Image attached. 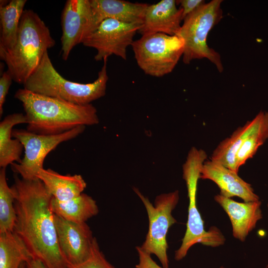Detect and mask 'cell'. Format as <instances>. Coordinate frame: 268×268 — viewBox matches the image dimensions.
<instances>
[{
	"label": "cell",
	"mask_w": 268,
	"mask_h": 268,
	"mask_svg": "<svg viewBox=\"0 0 268 268\" xmlns=\"http://www.w3.org/2000/svg\"><path fill=\"white\" fill-rule=\"evenodd\" d=\"M67 268H115L105 258L100 251L98 243L95 239L91 254L83 263L75 266H68Z\"/></svg>",
	"instance_id": "25"
},
{
	"label": "cell",
	"mask_w": 268,
	"mask_h": 268,
	"mask_svg": "<svg viewBox=\"0 0 268 268\" xmlns=\"http://www.w3.org/2000/svg\"><path fill=\"white\" fill-rule=\"evenodd\" d=\"M134 191L146 208L149 222L145 240L140 247L148 254L155 255L162 266L168 268L167 234L170 227L176 222L172 212L178 202L179 192L175 191L158 196L153 205L138 189L134 188Z\"/></svg>",
	"instance_id": "8"
},
{
	"label": "cell",
	"mask_w": 268,
	"mask_h": 268,
	"mask_svg": "<svg viewBox=\"0 0 268 268\" xmlns=\"http://www.w3.org/2000/svg\"><path fill=\"white\" fill-rule=\"evenodd\" d=\"M141 25L128 23L108 18L103 20L82 41L86 47L94 48L96 61H104L114 55L127 60V48Z\"/></svg>",
	"instance_id": "10"
},
{
	"label": "cell",
	"mask_w": 268,
	"mask_h": 268,
	"mask_svg": "<svg viewBox=\"0 0 268 268\" xmlns=\"http://www.w3.org/2000/svg\"><path fill=\"white\" fill-rule=\"evenodd\" d=\"M221 0H213L205 3L184 19L177 35L184 42L183 61L186 64L196 59H207L214 64L220 72L223 67L220 56L207 44L210 31L222 17Z\"/></svg>",
	"instance_id": "6"
},
{
	"label": "cell",
	"mask_w": 268,
	"mask_h": 268,
	"mask_svg": "<svg viewBox=\"0 0 268 268\" xmlns=\"http://www.w3.org/2000/svg\"><path fill=\"white\" fill-rule=\"evenodd\" d=\"M220 268H224L223 267H221Z\"/></svg>",
	"instance_id": "31"
},
{
	"label": "cell",
	"mask_w": 268,
	"mask_h": 268,
	"mask_svg": "<svg viewBox=\"0 0 268 268\" xmlns=\"http://www.w3.org/2000/svg\"><path fill=\"white\" fill-rule=\"evenodd\" d=\"M176 3L174 0H162L148 4L138 33L142 36L157 33L177 35L182 26L183 11L177 8Z\"/></svg>",
	"instance_id": "14"
},
{
	"label": "cell",
	"mask_w": 268,
	"mask_h": 268,
	"mask_svg": "<svg viewBox=\"0 0 268 268\" xmlns=\"http://www.w3.org/2000/svg\"><path fill=\"white\" fill-rule=\"evenodd\" d=\"M14 197L7 182L6 168L0 170V234L13 232L16 215Z\"/></svg>",
	"instance_id": "24"
},
{
	"label": "cell",
	"mask_w": 268,
	"mask_h": 268,
	"mask_svg": "<svg viewBox=\"0 0 268 268\" xmlns=\"http://www.w3.org/2000/svg\"><path fill=\"white\" fill-rule=\"evenodd\" d=\"M200 178L212 181L220 189V194L226 198L238 197L244 202L260 201L250 184L241 178L237 173L218 162L204 161Z\"/></svg>",
	"instance_id": "13"
},
{
	"label": "cell",
	"mask_w": 268,
	"mask_h": 268,
	"mask_svg": "<svg viewBox=\"0 0 268 268\" xmlns=\"http://www.w3.org/2000/svg\"><path fill=\"white\" fill-rule=\"evenodd\" d=\"M25 114L13 113L7 115L0 123V167L5 168L14 162L19 163L23 146L20 141L12 139V128L20 124H27Z\"/></svg>",
	"instance_id": "19"
},
{
	"label": "cell",
	"mask_w": 268,
	"mask_h": 268,
	"mask_svg": "<svg viewBox=\"0 0 268 268\" xmlns=\"http://www.w3.org/2000/svg\"><path fill=\"white\" fill-rule=\"evenodd\" d=\"M19 268H27L26 262L23 263L20 266Z\"/></svg>",
	"instance_id": "30"
},
{
	"label": "cell",
	"mask_w": 268,
	"mask_h": 268,
	"mask_svg": "<svg viewBox=\"0 0 268 268\" xmlns=\"http://www.w3.org/2000/svg\"><path fill=\"white\" fill-rule=\"evenodd\" d=\"M32 256L22 240L15 232L0 234V268H19Z\"/></svg>",
	"instance_id": "22"
},
{
	"label": "cell",
	"mask_w": 268,
	"mask_h": 268,
	"mask_svg": "<svg viewBox=\"0 0 268 268\" xmlns=\"http://www.w3.org/2000/svg\"><path fill=\"white\" fill-rule=\"evenodd\" d=\"M131 46L140 68L147 75L160 77L174 69L183 55L184 42L178 35L157 33L142 36Z\"/></svg>",
	"instance_id": "7"
},
{
	"label": "cell",
	"mask_w": 268,
	"mask_h": 268,
	"mask_svg": "<svg viewBox=\"0 0 268 268\" xmlns=\"http://www.w3.org/2000/svg\"><path fill=\"white\" fill-rule=\"evenodd\" d=\"M85 126H79L65 133L55 135L35 134L27 130L13 129V137L18 139L23 146L24 155L19 163H13L12 171L27 180L38 179V172L43 168L47 155L61 143L73 139L82 134Z\"/></svg>",
	"instance_id": "9"
},
{
	"label": "cell",
	"mask_w": 268,
	"mask_h": 268,
	"mask_svg": "<svg viewBox=\"0 0 268 268\" xmlns=\"http://www.w3.org/2000/svg\"><path fill=\"white\" fill-rule=\"evenodd\" d=\"M27 268H48L40 260L31 258L27 263Z\"/></svg>",
	"instance_id": "29"
},
{
	"label": "cell",
	"mask_w": 268,
	"mask_h": 268,
	"mask_svg": "<svg viewBox=\"0 0 268 268\" xmlns=\"http://www.w3.org/2000/svg\"><path fill=\"white\" fill-rule=\"evenodd\" d=\"M61 56L66 61L70 52L94 29L89 0H67L61 16Z\"/></svg>",
	"instance_id": "12"
},
{
	"label": "cell",
	"mask_w": 268,
	"mask_h": 268,
	"mask_svg": "<svg viewBox=\"0 0 268 268\" xmlns=\"http://www.w3.org/2000/svg\"><path fill=\"white\" fill-rule=\"evenodd\" d=\"M262 112L260 111L252 120L239 127L229 137L221 141L212 152L210 160L218 162L238 173L239 170L236 163L237 153L247 136L260 123Z\"/></svg>",
	"instance_id": "18"
},
{
	"label": "cell",
	"mask_w": 268,
	"mask_h": 268,
	"mask_svg": "<svg viewBox=\"0 0 268 268\" xmlns=\"http://www.w3.org/2000/svg\"><path fill=\"white\" fill-rule=\"evenodd\" d=\"M13 80L12 76L7 70L2 73L0 77V116L3 113V106L9 88Z\"/></svg>",
	"instance_id": "26"
},
{
	"label": "cell",
	"mask_w": 268,
	"mask_h": 268,
	"mask_svg": "<svg viewBox=\"0 0 268 268\" xmlns=\"http://www.w3.org/2000/svg\"><path fill=\"white\" fill-rule=\"evenodd\" d=\"M89 2L95 29L103 20L108 18L142 25L148 5L123 0H89Z\"/></svg>",
	"instance_id": "16"
},
{
	"label": "cell",
	"mask_w": 268,
	"mask_h": 268,
	"mask_svg": "<svg viewBox=\"0 0 268 268\" xmlns=\"http://www.w3.org/2000/svg\"><path fill=\"white\" fill-rule=\"evenodd\" d=\"M11 187L16 218L13 232L22 240L33 258L48 268H67L60 252L52 195L39 179L27 180L14 176Z\"/></svg>",
	"instance_id": "1"
},
{
	"label": "cell",
	"mask_w": 268,
	"mask_h": 268,
	"mask_svg": "<svg viewBox=\"0 0 268 268\" xmlns=\"http://www.w3.org/2000/svg\"><path fill=\"white\" fill-rule=\"evenodd\" d=\"M54 221L59 249L67 267L87 260L96 239L89 226L86 222H70L55 214Z\"/></svg>",
	"instance_id": "11"
},
{
	"label": "cell",
	"mask_w": 268,
	"mask_h": 268,
	"mask_svg": "<svg viewBox=\"0 0 268 268\" xmlns=\"http://www.w3.org/2000/svg\"><path fill=\"white\" fill-rule=\"evenodd\" d=\"M37 177L43 183L53 198L61 201L78 197L86 187L81 175H63L51 169H41Z\"/></svg>",
	"instance_id": "17"
},
{
	"label": "cell",
	"mask_w": 268,
	"mask_h": 268,
	"mask_svg": "<svg viewBox=\"0 0 268 268\" xmlns=\"http://www.w3.org/2000/svg\"><path fill=\"white\" fill-rule=\"evenodd\" d=\"M206 156L203 150L193 147L183 165V178L186 183L189 204L186 231L181 245L175 253L177 261L185 257L189 249L197 243L217 247L222 245L225 241L224 236L216 228L214 227L207 231L205 230L203 221L197 206L198 181L200 178L201 170Z\"/></svg>",
	"instance_id": "5"
},
{
	"label": "cell",
	"mask_w": 268,
	"mask_h": 268,
	"mask_svg": "<svg viewBox=\"0 0 268 268\" xmlns=\"http://www.w3.org/2000/svg\"><path fill=\"white\" fill-rule=\"evenodd\" d=\"M26 0H11L0 4V54L14 45Z\"/></svg>",
	"instance_id": "21"
},
{
	"label": "cell",
	"mask_w": 268,
	"mask_h": 268,
	"mask_svg": "<svg viewBox=\"0 0 268 268\" xmlns=\"http://www.w3.org/2000/svg\"><path fill=\"white\" fill-rule=\"evenodd\" d=\"M51 208L54 214L66 220L77 223L85 222L87 219L97 214L99 211L95 201L83 193L63 201L52 197Z\"/></svg>",
	"instance_id": "20"
},
{
	"label": "cell",
	"mask_w": 268,
	"mask_h": 268,
	"mask_svg": "<svg viewBox=\"0 0 268 268\" xmlns=\"http://www.w3.org/2000/svg\"><path fill=\"white\" fill-rule=\"evenodd\" d=\"M267 206H268V204H267Z\"/></svg>",
	"instance_id": "32"
},
{
	"label": "cell",
	"mask_w": 268,
	"mask_h": 268,
	"mask_svg": "<svg viewBox=\"0 0 268 268\" xmlns=\"http://www.w3.org/2000/svg\"><path fill=\"white\" fill-rule=\"evenodd\" d=\"M14 98L22 104L27 121L26 130L35 134H58L79 126L99 123L97 110L91 104H76L25 88L18 89Z\"/></svg>",
	"instance_id": "2"
},
{
	"label": "cell",
	"mask_w": 268,
	"mask_h": 268,
	"mask_svg": "<svg viewBox=\"0 0 268 268\" xmlns=\"http://www.w3.org/2000/svg\"><path fill=\"white\" fill-rule=\"evenodd\" d=\"M55 40L48 27L37 13L24 10L21 17L16 42L11 49L0 54L7 70L16 83L23 84L39 65Z\"/></svg>",
	"instance_id": "3"
},
{
	"label": "cell",
	"mask_w": 268,
	"mask_h": 268,
	"mask_svg": "<svg viewBox=\"0 0 268 268\" xmlns=\"http://www.w3.org/2000/svg\"><path fill=\"white\" fill-rule=\"evenodd\" d=\"M214 200L228 215L233 236L241 241L245 240L263 217L260 201L239 202L220 194L215 196Z\"/></svg>",
	"instance_id": "15"
},
{
	"label": "cell",
	"mask_w": 268,
	"mask_h": 268,
	"mask_svg": "<svg viewBox=\"0 0 268 268\" xmlns=\"http://www.w3.org/2000/svg\"><path fill=\"white\" fill-rule=\"evenodd\" d=\"M91 83H81L68 80L54 67L46 52L35 70L24 83V88L34 93L57 98L79 105H86L105 95L108 76L107 59Z\"/></svg>",
	"instance_id": "4"
},
{
	"label": "cell",
	"mask_w": 268,
	"mask_h": 268,
	"mask_svg": "<svg viewBox=\"0 0 268 268\" xmlns=\"http://www.w3.org/2000/svg\"><path fill=\"white\" fill-rule=\"evenodd\" d=\"M182 9L183 20L189 15L205 3L203 0H180L176 1Z\"/></svg>",
	"instance_id": "28"
},
{
	"label": "cell",
	"mask_w": 268,
	"mask_h": 268,
	"mask_svg": "<svg viewBox=\"0 0 268 268\" xmlns=\"http://www.w3.org/2000/svg\"><path fill=\"white\" fill-rule=\"evenodd\" d=\"M268 139V112H262L261 120L256 128L247 136L236 156L237 169L252 158L259 148Z\"/></svg>",
	"instance_id": "23"
},
{
	"label": "cell",
	"mask_w": 268,
	"mask_h": 268,
	"mask_svg": "<svg viewBox=\"0 0 268 268\" xmlns=\"http://www.w3.org/2000/svg\"><path fill=\"white\" fill-rule=\"evenodd\" d=\"M139 262L135 268H165L158 265L151 257V255L143 251L140 246L136 247Z\"/></svg>",
	"instance_id": "27"
}]
</instances>
